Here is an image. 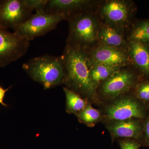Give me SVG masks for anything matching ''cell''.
I'll return each instance as SVG.
<instances>
[{
    "label": "cell",
    "mask_w": 149,
    "mask_h": 149,
    "mask_svg": "<svg viewBox=\"0 0 149 149\" xmlns=\"http://www.w3.org/2000/svg\"><path fill=\"white\" fill-rule=\"evenodd\" d=\"M145 107L140 101L132 96H126L118 99L107 107L104 118L109 121L142 119L146 116Z\"/></svg>",
    "instance_id": "obj_8"
},
{
    "label": "cell",
    "mask_w": 149,
    "mask_h": 149,
    "mask_svg": "<svg viewBox=\"0 0 149 149\" xmlns=\"http://www.w3.org/2000/svg\"><path fill=\"white\" fill-rule=\"evenodd\" d=\"M30 41L0 26V67L16 61L27 53Z\"/></svg>",
    "instance_id": "obj_7"
},
{
    "label": "cell",
    "mask_w": 149,
    "mask_h": 149,
    "mask_svg": "<svg viewBox=\"0 0 149 149\" xmlns=\"http://www.w3.org/2000/svg\"><path fill=\"white\" fill-rule=\"evenodd\" d=\"M143 144L147 146H149V116L143 124Z\"/></svg>",
    "instance_id": "obj_22"
},
{
    "label": "cell",
    "mask_w": 149,
    "mask_h": 149,
    "mask_svg": "<svg viewBox=\"0 0 149 149\" xmlns=\"http://www.w3.org/2000/svg\"><path fill=\"white\" fill-rule=\"evenodd\" d=\"M86 52L91 66L97 64L121 67L131 65L126 50L98 43Z\"/></svg>",
    "instance_id": "obj_9"
},
{
    "label": "cell",
    "mask_w": 149,
    "mask_h": 149,
    "mask_svg": "<svg viewBox=\"0 0 149 149\" xmlns=\"http://www.w3.org/2000/svg\"><path fill=\"white\" fill-rule=\"evenodd\" d=\"M65 19L62 15L50 13L45 10H37L13 31L30 41L45 35L55 28L60 22Z\"/></svg>",
    "instance_id": "obj_5"
},
{
    "label": "cell",
    "mask_w": 149,
    "mask_h": 149,
    "mask_svg": "<svg viewBox=\"0 0 149 149\" xmlns=\"http://www.w3.org/2000/svg\"><path fill=\"white\" fill-rule=\"evenodd\" d=\"M32 12L23 0L0 1V26L14 30L32 16Z\"/></svg>",
    "instance_id": "obj_10"
},
{
    "label": "cell",
    "mask_w": 149,
    "mask_h": 149,
    "mask_svg": "<svg viewBox=\"0 0 149 149\" xmlns=\"http://www.w3.org/2000/svg\"><path fill=\"white\" fill-rule=\"evenodd\" d=\"M61 56L65 68L63 83L68 85L67 88L79 95L95 98L97 87L90 77L91 65L87 52L66 45Z\"/></svg>",
    "instance_id": "obj_1"
},
{
    "label": "cell",
    "mask_w": 149,
    "mask_h": 149,
    "mask_svg": "<svg viewBox=\"0 0 149 149\" xmlns=\"http://www.w3.org/2000/svg\"><path fill=\"white\" fill-rule=\"evenodd\" d=\"M66 101V111L68 113L77 114L83 110L88 104L80 95L68 89L63 88Z\"/></svg>",
    "instance_id": "obj_17"
},
{
    "label": "cell",
    "mask_w": 149,
    "mask_h": 149,
    "mask_svg": "<svg viewBox=\"0 0 149 149\" xmlns=\"http://www.w3.org/2000/svg\"><path fill=\"white\" fill-rule=\"evenodd\" d=\"M136 98L144 103L149 102V80L138 83L136 87Z\"/></svg>",
    "instance_id": "obj_19"
},
{
    "label": "cell",
    "mask_w": 149,
    "mask_h": 149,
    "mask_svg": "<svg viewBox=\"0 0 149 149\" xmlns=\"http://www.w3.org/2000/svg\"><path fill=\"white\" fill-rule=\"evenodd\" d=\"M22 68L35 81L45 89L63 83L65 76L62 57L43 55L30 59L22 65Z\"/></svg>",
    "instance_id": "obj_4"
},
{
    "label": "cell",
    "mask_w": 149,
    "mask_h": 149,
    "mask_svg": "<svg viewBox=\"0 0 149 149\" xmlns=\"http://www.w3.org/2000/svg\"><path fill=\"white\" fill-rule=\"evenodd\" d=\"M76 115L80 122L89 127H93L102 118L100 112L94 108L90 104H88L83 110Z\"/></svg>",
    "instance_id": "obj_18"
},
{
    "label": "cell",
    "mask_w": 149,
    "mask_h": 149,
    "mask_svg": "<svg viewBox=\"0 0 149 149\" xmlns=\"http://www.w3.org/2000/svg\"><path fill=\"white\" fill-rule=\"evenodd\" d=\"M113 138H123L139 141L143 134V124L140 119L113 120L107 126Z\"/></svg>",
    "instance_id": "obj_12"
},
{
    "label": "cell",
    "mask_w": 149,
    "mask_h": 149,
    "mask_svg": "<svg viewBox=\"0 0 149 149\" xmlns=\"http://www.w3.org/2000/svg\"><path fill=\"white\" fill-rule=\"evenodd\" d=\"M95 11L101 23L126 36L134 22L136 8L133 1L107 0L98 1Z\"/></svg>",
    "instance_id": "obj_3"
},
{
    "label": "cell",
    "mask_w": 149,
    "mask_h": 149,
    "mask_svg": "<svg viewBox=\"0 0 149 149\" xmlns=\"http://www.w3.org/2000/svg\"><path fill=\"white\" fill-rule=\"evenodd\" d=\"M9 88L7 89H4L2 87L0 86V104L5 107H6L7 104L4 103L3 102V99L6 93L8 91Z\"/></svg>",
    "instance_id": "obj_23"
},
{
    "label": "cell",
    "mask_w": 149,
    "mask_h": 149,
    "mask_svg": "<svg viewBox=\"0 0 149 149\" xmlns=\"http://www.w3.org/2000/svg\"><path fill=\"white\" fill-rule=\"evenodd\" d=\"M95 10L85 12L67 19L69 30L66 45L88 51L98 43V32L101 22Z\"/></svg>",
    "instance_id": "obj_2"
},
{
    "label": "cell",
    "mask_w": 149,
    "mask_h": 149,
    "mask_svg": "<svg viewBox=\"0 0 149 149\" xmlns=\"http://www.w3.org/2000/svg\"><path fill=\"white\" fill-rule=\"evenodd\" d=\"M126 38L127 41L139 42L149 47V19L133 22Z\"/></svg>",
    "instance_id": "obj_15"
},
{
    "label": "cell",
    "mask_w": 149,
    "mask_h": 149,
    "mask_svg": "<svg viewBox=\"0 0 149 149\" xmlns=\"http://www.w3.org/2000/svg\"><path fill=\"white\" fill-rule=\"evenodd\" d=\"M128 42L131 65L141 75L149 77V47L135 41Z\"/></svg>",
    "instance_id": "obj_13"
},
{
    "label": "cell",
    "mask_w": 149,
    "mask_h": 149,
    "mask_svg": "<svg viewBox=\"0 0 149 149\" xmlns=\"http://www.w3.org/2000/svg\"><path fill=\"white\" fill-rule=\"evenodd\" d=\"M98 43L128 50V42L124 34L101 22L98 32Z\"/></svg>",
    "instance_id": "obj_14"
},
{
    "label": "cell",
    "mask_w": 149,
    "mask_h": 149,
    "mask_svg": "<svg viewBox=\"0 0 149 149\" xmlns=\"http://www.w3.org/2000/svg\"><path fill=\"white\" fill-rule=\"evenodd\" d=\"M119 146L121 149H139L141 144L135 139H125L119 141Z\"/></svg>",
    "instance_id": "obj_21"
},
{
    "label": "cell",
    "mask_w": 149,
    "mask_h": 149,
    "mask_svg": "<svg viewBox=\"0 0 149 149\" xmlns=\"http://www.w3.org/2000/svg\"><path fill=\"white\" fill-rule=\"evenodd\" d=\"M137 80V71L132 65H128L102 82L99 85L100 92L106 99L116 98L136 87Z\"/></svg>",
    "instance_id": "obj_6"
},
{
    "label": "cell",
    "mask_w": 149,
    "mask_h": 149,
    "mask_svg": "<svg viewBox=\"0 0 149 149\" xmlns=\"http://www.w3.org/2000/svg\"><path fill=\"white\" fill-rule=\"evenodd\" d=\"M26 6L33 11L45 10L48 0H23Z\"/></svg>",
    "instance_id": "obj_20"
},
{
    "label": "cell",
    "mask_w": 149,
    "mask_h": 149,
    "mask_svg": "<svg viewBox=\"0 0 149 149\" xmlns=\"http://www.w3.org/2000/svg\"><path fill=\"white\" fill-rule=\"evenodd\" d=\"M124 67L111 66L103 65H93L90 69V76L92 81L98 88L103 81Z\"/></svg>",
    "instance_id": "obj_16"
},
{
    "label": "cell",
    "mask_w": 149,
    "mask_h": 149,
    "mask_svg": "<svg viewBox=\"0 0 149 149\" xmlns=\"http://www.w3.org/2000/svg\"><path fill=\"white\" fill-rule=\"evenodd\" d=\"M98 2L91 0H48L45 10L62 15L67 20L76 15L95 10Z\"/></svg>",
    "instance_id": "obj_11"
}]
</instances>
